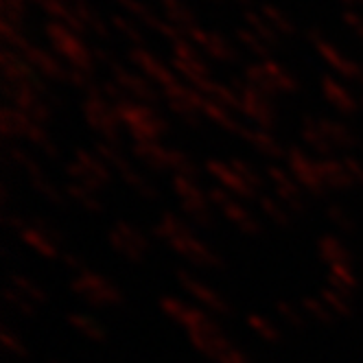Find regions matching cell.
Returning <instances> with one entry per match:
<instances>
[{
    "label": "cell",
    "mask_w": 363,
    "mask_h": 363,
    "mask_svg": "<svg viewBox=\"0 0 363 363\" xmlns=\"http://www.w3.org/2000/svg\"><path fill=\"white\" fill-rule=\"evenodd\" d=\"M155 235H160L164 241H169L177 254L189 258V261L195 263L197 267H219L221 265L219 258L193 235V230L182 219H177L169 213L160 219L158 225H155Z\"/></svg>",
    "instance_id": "obj_1"
},
{
    "label": "cell",
    "mask_w": 363,
    "mask_h": 363,
    "mask_svg": "<svg viewBox=\"0 0 363 363\" xmlns=\"http://www.w3.org/2000/svg\"><path fill=\"white\" fill-rule=\"evenodd\" d=\"M118 121L129 129L136 143H155L160 134L167 132V121L149 106H140L134 101H125L114 106Z\"/></svg>",
    "instance_id": "obj_2"
},
{
    "label": "cell",
    "mask_w": 363,
    "mask_h": 363,
    "mask_svg": "<svg viewBox=\"0 0 363 363\" xmlns=\"http://www.w3.org/2000/svg\"><path fill=\"white\" fill-rule=\"evenodd\" d=\"M46 35L53 44L55 53L66 60L70 66L92 72L94 68V57H92V50L84 44V40L77 35L74 31H70L66 24L62 22H48L46 24Z\"/></svg>",
    "instance_id": "obj_3"
},
{
    "label": "cell",
    "mask_w": 363,
    "mask_h": 363,
    "mask_svg": "<svg viewBox=\"0 0 363 363\" xmlns=\"http://www.w3.org/2000/svg\"><path fill=\"white\" fill-rule=\"evenodd\" d=\"M72 291L94 306H114V304H121L123 300V294L110 280H106L90 269H84L72 278Z\"/></svg>",
    "instance_id": "obj_4"
},
{
    "label": "cell",
    "mask_w": 363,
    "mask_h": 363,
    "mask_svg": "<svg viewBox=\"0 0 363 363\" xmlns=\"http://www.w3.org/2000/svg\"><path fill=\"white\" fill-rule=\"evenodd\" d=\"M68 175L74 179V184H82L90 191L106 186L110 182V169L106 160L96 153H88L84 149L74 151V160L68 164Z\"/></svg>",
    "instance_id": "obj_5"
},
{
    "label": "cell",
    "mask_w": 363,
    "mask_h": 363,
    "mask_svg": "<svg viewBox=\"0 0 363 363\" xmlns=\"http://www.w3.org/2000/svg\"><path fill=\"white\" fill-rule=\"evenodd\" d=\"M173 191L182 199V208H184L195 221L203 225L211 223V197L197 186L195 177L173 175Z\"/></svg>",
    "instance_id": "obj_6"
},
{
    "label": "cell",
    "mask_w": 363,
    "mask_h": 363,
    "mask_svg": "<svg viewBox=\"0 0 363 363\" xmlns=\"http://www.w3.org/2000/svg\"><path fill=\"white\" fill-rule=\"evenodd\" d=\"M84 116L94 132H99L106 140H118L121 121L112 103H108L103 96H88V101L84 103Z\"/></svg>",
    "instance_id": "obj_7"
},
{
    "label": "cell",
    "mask_w": 363,
    "mask_h": 363,
    "mask_svg": "<svg viewBox=\"0 0 363 363\" xmlns=\"http://www.w3.org/2000/svg\"><path fill=\"white\" fill-rule=\"evenodd\" d=\"M287 162H289V171H291L294 179L298 182L302 191H308V193H313L318 197L324 195L326 186H324L318 160H311L302 149L291 147L287 151Z\"/></svg>",
    "instance_id": "obj_8"
},
{
    "label": "cell",
    "mask_w": 363,
    "mask_h": 363,
    "mask_svg": "<svg viewBox=\"0 0 363 363\" xmlns=\"http://www.w3.org/2000/svg\"><path fill=\"white\" fill-rule=\"evenodd\" d=\"M241 96V112L247 114L252 121H256L261 125V129H269L274 127L276 123V114H274V108L269 106V96H265L263 92H258L256 88H252L247 82H241V79H235L232 82Z\"/></svg>",
    "instance_id": "obj_9"
},
{
    "label": "cell",
    "mask_w": 363,
    "mask_h": 363,
    "mask_svg": "<svg viewBox=\"0 0 363 363\" xmlns=\"http://www.w3.org/2000/svg\"><path fill=\"white\" fill-rule=\"evenodd\" d=\"M208 197H211V203H215L217 208L235 223L241 232H247V235H256L258 230H261V223H258L243 206L237 201V197L235 195H230L228 191H223L221 186H217V189H213L211 193H208Z\"/></svg>",
    "instance_id": "obj_10"
},
{
    "label": "cell",
    "mask_w": 363,
    "mask_h": 363,
    "mask_svg": "<svg viewBox=\"0 0 363 363\" xmlns=\"http://www.w3.org/2000/svg\"><path fill=\"white\" fill-rule=\"evenodd\" d=\"M3 74L7 84H18V86H29L38 90L40 94H46V86L42 84L38 70L18 53L11 50H3Z\"/></svg>",
    "instance_id": "obj_11"
},
{
    "label": "cell",
    "mask_w": 363,
    "mask_h": 363,
    "mask_svg": "<svg viewBox=\"0 0 363 363\" xmlns=\"http://www.w3.org/2000/svg\"><path fill=\"white\" fill-rule=\"evenodd\" d=\"M96 153L101 155L103 160H106V164H112L121 175H123V179L127 182L129 186L132 189H136L138 193H143L145 197H153L155 195V191H153V186L151 184H147L145 182V177L129 164L123 155H121V151L118 149H114L112 145H108V143H99L96 145Z\"/></svg>",
    "instance_id": "obj_12"
},
{
    "label": "cell",
    "mask_w": 363,
    "mask_h": 363,
    "mask_svg": "<svg viewBox=\"0 0 363 363\" xmlns=\"http://www.w3.org/2000/svg\"><path fill=\"white\" fill-rule=\"evenodd\" d=\"M110 243L118 254L129 258V261H140L149 247L143 232H138L129 223H116L110 230Z\"/></svg>",
    "instance_id": "obj_13"
},
{
    "label": "cell",
    "mask_w": 363,
    "mask_h": 363,
    "mask_svg": "<svg viewBox=\"0 0 363 363\" xmlns=\"http://www.w3.org/2000/svg\"><path fill=\"white\" fill-rule=\"evenodd\" d=\"M308 40L315 44V48H318V53L337 70L340 74H344L346 79H354V82H361V74H363V68L359 66V64H354L350 57H344L340 50H337L326 38H322V33L320 31H315V29H308Z\"/></svg>",
    "instance_id": "obj_14"
},
{
    "label": "cell",
    "mask_w": 363,
    "mask_h": 363,
    "mask_svg": "<svg viewBox=\"0 0 363 363\" xmlns=\"http://www.w3.org/2000/svg\"><path fill=\"white\" fill-rule=\"evenodd\" d=\"M189 340L201 354L213 357L217 361L232 348L230 342L225 340V335L221 333V328L215 322L206 324L201 328H195V330H189Z\"/></svg>",
    "instance_id": "obj_15"
},
{
    "label": "cell",
    "mask_w": 363,
    "mask_h": 363,
    "mask_svg": "<svg viewBox=\"0 0 363 363\" xmlns=\"http://www.w3.org/2000/svg\"><path fill=\"white\" fill-rule=\"evenodd\" d=\"M206 169H208V173L219 182V186L223 191H228L230 195H235V197H256L258 195V191L250 184V182H245L241 177V173L232 164H225L219 160H208Z\"/></svg>",
    "instance_id": "obj_16"
},
{
    "label": "cell",
    "mask_w": 363,
    "mask_h": 363,
    "mask_svg": "<svg viewBox=\"0 0 363 363\" xmlns=\"http://www.w3.org/2000/svg\"><path fill=\"white\" fill-rule=\"evenodd\" d=\"M110 70H112V74H114V82H116L127 94H132V96L140 99L143 103H149V106H155V103L160 101V94L155 92V90L149 86V82L143 79L140 74H136V72H132L129 68L121 66L118 62H114V64L110 66Z\"/></svg>",
    "instance_id": "obj_17"
},
{
    "label": "cell",
    "mask_w": 363,
    "mask_h": 363,
    "mask_svg": "<svg viewBox=\"0 0 363 363\" xmlns=\"http://www.w3.org/2000/svg\"><path fill=\"white\" fill-rule=\"evenodd\" d=\"M177 278H179V282H182V287H184L201 306H206V308H211L215 315H228L230 313V306H228V302L215 291V289H211L208 284H203V282H199L197 278H193V276H189L186 272H179L177 274Z\"/></svg>",
    "instance_id": "obj_18"
},
{
    "label": "cell",
    "mask_w": 363,
    "mask_h": 363,
    "mask_svg": "<svg viewBox=\"0 0 363 363\" xmlns=\"http://www.w3.org/2000/svg\"><path fill=\"white\" fill-rule=\"evenodd\" d=\"M129 60H132L147 77H151L153 82H158V84L162 86V90L173 88V86L179 84V82H177V77H175L158 57H153V55L149 53V50H145V48L134 46L132 50H129Z\"/></svg>",
    "instance_id": "obj_19"
},
{
    "label": "cell",
    "mask_w": 363,
    "mask_h": 363,
    "mask_svg": "<svg viewBox=\"0 0 363 363\" xmlns=\"http://www.w3.org/2000/svg\"><path fill=\"white\" fill-rule=\"evenodd\" d=\"M186 35L195 44H199L211 57H215L219 62H237L239 60L237 48L232 46L223 35H219V33H208V31H203L199 27H193V29L186 31Z\"/></svg>",
    "instance_id": "obj_20"
},
{
    "label": "cell",
    "mask_w": 363,
    "mask_h": 363,
    "mask_svg": "<svg viewBox=\"0 0 363 363\" xmlns=\"http://www.w3.org/2000/svg\"><path fill=\"white\" fill-rule=\"evenodd\" d=\"M160 306H162V311L169 318H173L177 324H182L186 330H195V328H201V326L213 322L201 308H195L191 304H184V302L173 300V298H162Z\"/></svg>",
    "instance_id": "obj_21"
},
{
    "label": "cell",
    "mask_w": 363,
    "mask_h": 363,
    "mask_svg": "<svg viewBox=\"0 0 363 363\" xmlns=\"http://www.w3.org/2000/svg\"><path fill=\"white\" fill-rule=\"evenodd\" d=\"M269 177L276 186V193H278V199L289 206V208L302 213L304 211V199H302V189L300 184L294 179V175L280 171L278 167H269Z\"/></svg>",
    "instance_id": "obj_22"
},
{
    "label": "cell",
    "mask_w": 363,
    "mask_h": 363,
    "mask_svg": "<svg viewBox=\"0 0 363 363\" xmlns=\"http://www.w3.org/2000/svg\"><path fill=\"white\" fill-rule=\"evenodd\" d=\"M24 60H27L40 74H44V77H48V79H62V82H66V77H68V68H64L62 64H60V60L57 57H53V55H48L46 50H42L40 46H31L27 53L22 55Z\"/></svg>",
    "instance_id": "obj_23"
},
{
    "label": "cell",
    "mask_w": 363,
    "mask_h": 363,
    "mask_svg": "<svg viewBox=\"0 0 363 363\" xmlns=\"http://www.w3.org/2000/svg\"><path fill=\"white\" fill-rule=\"evenodd\" d=\"M322 92H324V96H326L340 112L352 114V112L357 110V101H354V96H352L342 84H337L330 74L322 77Z\"/></svg>",
    "instance_id": "obj_24"
},
{
    "label": "cell",
    "mask_w": 363,
    "mask_h": 363,
    "mask_svg": "<svg viewBox=\"0 0 363 363\" xmlns=\"http://www.w3.org/2000/svg\"><path fill=\"white\" fill-rule=\"evenodd\" d=\"M239 136H243L256 151L265 153L267 158H282L284 149L278 145V140L274 136H269L265 129H250V127H241Z\"/></svg>",
    "instance_id": "obj_25"
},
{
    "label": "cell",
    "mask_w": 363,
    "mask_h": 363,
    "mask_svg": "<svg viewBox=\"0 0 363 363\" xmlns=\"http://www.w3.org/2000/svg\"><path fill=\"white\" fill-rule=\"evenodd\" d=\"M322 179H324V186L326 189H348L352 184V177L346 169L344 162H337V160H318Z\"/></svg>",
    "instance_id": "obj_26"
},
{
    "label": "cell",
    "mask_w": 363,
    "mask_h": 363,
    "mask_svg": "<svg viewBox=\"0 0 363 363\" xmlns=\"http://www.w3.org/2000/svg\"><path fill=\"white\" fill-rule=\"evenodd\" d=\"M318 252L322 256V261L333 267V265H350V254L348 250L337 241L335 237L326 235L318 241Z\"/></svg>",
    "instance_id": "obj_27"
},
{
    "label": "cell",
    "mask_w": 363,
    "mask_h": 363,
    "mask_svg": "<svg viewBox=\"0 0 363 363\" xmlns=\"http://www.w3.org/2000/svg\"><path fill=\"white\" fill-rule=\"evenodd\" d=\"M158 3L162 5L164 13L169 16V22H173L175 27H179L184 33H186L189 29L197 27L193 11H191L184 3H182V0H158Z\"/></svg>",
    "instance_id": "obj_28"
},
{
    "label": "cell",
    "mask_w": 363,
    "mask_h": 363,
    "mask_svg": "<svg viewBox=\"0 0 363 363\" xmlns=\"http://www.w3.org/2000/svg\"><path fill=\"white\" fill-rule=\"evenodd\" d=\"M20 228V237L24 239V243H29L31 247H35L40 254L44 256H57V245L50 239L44 230L40 228H31V225H18Z\"/></svg>",
    "instance_id": "obj_29"
},
{
    "label": "cell",
    "mask_w": 363,
    "mask_h": 363,
    "mask_svg": "<svg viewBox=\"0 0 363 363\" xmlns=\"http://www.w3.org/2000/svg\"><path fill=\"white\" fill-rule=\"evenodd\" d=\"M72 9L79 13V18L84 20V24L88 27V31L96 33L99 38L103 40H108L110 38V29H108V24L101 20V16L86 3V0H74L72 3Z\"/></svg>",
    "instance_id": "obj_30"
},
{
    "label": "cell",
    "mask_w": 363,
    "mask_h": 363,
    "mask_svg": "<svg viewBox=\"0 0 363 363\" xmlns=\"http://www.w3.org/2000/svg\"><path fill=\"white\" fill-rule=\"evenodd\" d=\"M318 125L324 132V136L330 140L333 147H352L354 145V134L346 125L328 121V118H318Z\"/></svg>",
    "instance_id": "obj_31"
},
{
    "label": "cell",
    "mask_w": 363,
    "mask_h": 363,
    "mask_svg": "<svg viewBox=\"0 0 363 363\" xmlns=\"http://www.w3.org/2000/svg\"><path fill=\"white\" fill-rule=\"evenodd\" d=\"M68 324L77 330L82 333L84 337H88V340L92 342H106V328H103L96 320L88 318V315H82V313H72L68 315Z\"/></svg>",
    "instance_id": "obj_32"
},
{
    "label": "cell",
    "mask_w": 363,
    "mask_h": 363,
    "mask_svg": "<svg viewBox=\"0 0 363 363\" xmlns=\"http://www.w3.org/2000/svg\"><path fill=\"white\" fill-rule=\"evenodd\" d=\"M302 138L304 143L311 147V149H315L318 153H330L333 151V145L330 140L324 136V132L320 129L318 121H311V118H304V127H302Z\"/></svg>",
    "instance_id": "obj_33"
},
{
    "label": "cell",
    "mask_w": 363,
    "mask_h": 363,
    "mask_svg": "<svg viewBox=\"0 0 363 363\" xmlns=\"http://www.w3.org/2000/svg\"><path fill=\"white\" fill-rule=\"evenodd\" d=\"M263 68L267 70L269 79L278 92H296L298 90V82L282 66H278L274 60H263Z\"/></svg>",
    "instance_id": "obj_34"
},
{
    "label": "cell",
    "mask_w": 363,
    "mask_h": 363,
    "mask_svg": "<svg viewBox=\"0 0 363 363\" xmlns=\"http://www.w3.org/2000/svg\"><path fill=\"white\" fill-rule=\"evenodd\" d=\"M243 18H245V22L250 24V29L261 38V40H265L267 44H272V46H278L280 42H278V33H276V29L272 27V24L263 18V16H258L256 11H252V9H245L243 11Z\"/></svg>",
    "instance_id": "obj_35"
},
{
    "label": "cell",
    "mask_w": 363,
    "mask_h": 363,
    "mask_svg": "<svg viewBox=\"0 0 363 363\" xmlns=\"http://www.w3.org/2000/svg\"><path fill=\"white\" fill-rule=\"evenodd\" d=\"M320 298H322V302L328 306V311L335 318H348L352 313V306L348 302V296L342 294V291H337L333 287H326V289H322Z\"/></svg>",
    "instance_id": "obj_36"
},
{
    "label": "cell",
    "mask_w": 363,
    "mask_h": 363,
    "mask_svg": "<svg viewBox=\"0 0 363 363\" xmlns=\"http://www.w3.org/2000/svg\"><path fill=\"white\" fill-rule=\"evenodd\" d=\"M245 82H247L252 88H256L258 92H263L265 96H272V94L278 92V90L274 88L272 79H269L267 70L263 68V64H250V66H245Z\"/></svg>",
    "instance_id": "obj_37"
},
{
    "label": "cell",
    "mask_w": 363,
    "mask_h": 363,
    "mask_svg": "<svg viewBox=\"0 0 363 363\" xmlns=\"http://www.w3.org/2000/svg\"><path fill=\"white\" fill-rule=\"evenodd\" d=\"M201 114H206L211 121H215L217 125H221V127L230 129V132H237V134L241 132V125H239L235 118H232L230 110H228V108H223V106H219V103H215V101H211V99H206Z\"/></svg>",
    "instance_id": "obj_38"
},
{
    "label": "cell",
    "mask_w": 363,
    "mask_h": 363,
    "mask_svg": "<svg viewBox=\"0 0 363 363\" xmlns=\"http://www.w3.org/2000/svg\"><path fill=\"white\" fill-rule=\"evenodd\" d=\"M328 280H330L333 289L342 291L346 296L354 289V284H357L350 265H333V267H328Z\"/></svg>",
    "instance_id": "obj_39"
},
{
    "label": "cell",
    "mask_w": 363,
    "mask_h": 363,
    "mask_svg": "<svg viewBox=\"0 0 363 363\" xmlns=\"http://www.w3.org/2000/svg\"><path fill=\"white\" fill-rule=\"evenodd\" d=\"M261 16L272 24V27L276 29V31H280V33H284V35H294L296 33V24L284 16L280 9H276L274 5H269V3H263L261 5Z\"/></svg>",
    "instance_id": "obj_40"
},
{
    "label": "cell",
    "mask_w": 363,
    "mask_h": 363,
    "mask_svg": "<svg viewBox=\"0 0 363 363\" xmlns=\"http://www.w3.org/2000/svg\"><path fill=\"white\" fill-rule=\"evenodd\" d=\"M11 287L20 294V296H24L29 302H38V304H42V302H46V294L38 287V284H33L29 278H24V276H13L11 278Z\"/></svg>",
    "instance_id": "obj_41"
},
{
    "label": "cell",
    "mask_w": 363,
    "mask_h": 363,
    "mask_svg": "<svg viewBox=\"0 0 363 363\" xmlns=\"http://www.w3.org/2000/svg\"><path fill=\"white\" fill-rule=\"evenodd\" d=\"M247 324H250V328H252L258 337H263L265 342L276 344V342L280 340V330L276 328V324L269 322V320H265V318L250 315V318H247Z\"/></svg>",
    "instance_id": "obj_42"
},
{
    "label": "cell",
    "mask_w": 363,
    "mask_h": 363,
    "mask_svg": "<svg viewBox=\"0 0 363 363\" xmlns=\"http://www.w3.org/2000/svg\"><path fill=\"white\" fill-rule=\"evenodd\" d=\"M237 38L241 40V44H245L252 53H256V55H261L263 60H272L269 55V44L265 42V40H261L258 38L254 31H250V29H237Z\"/></svg>",
    "instance_id": "obj_43"
},
{
    "label": "cell",
    "mask_w": 363,
    "mask_h": 363,
    "mask_svg": "<svg viewBox=\"0 0 363 363\" xmlns=\"http://www.w3.org/2000/svg\"><path fill=\"white\" fill-rule=\"evenodd\" d=\"M261 208H263V213H265L272 221H276V223H280V225H289L291 217H289L287 208H284V206L280 203V199L261 197Z\"/></svg>",
    "instance_id": "obj_44"
},
{
    "label": "cell",
    "mask_w": 363,
    "mask_h": 363,
    "mask_svg": "<svg viewBox=\"0 0 363 363\" xmlns=\"http://www.w3.org/2000/svg\"><path fill=\"white\" fill-rule=\"evenodd\" d=\"M302 311L306 315H313L318 322H322V324H330L333 320H335V315L328 311V306L322 302V298L320 300H315V298H304V302H302Z\"/></svg>",
    "instance_id": "obj_45"
},
{
    "label": "cell",
    "mask_w": 363,
    "mask_h": 363,
    "mask_svg": "<svg viewBox=\"0 0 363 363\" xmlns=\"http://www.w3.org/2000/svg\"><path fill=\"white\" fill-rule=\"evenodd\" d=\"M173 57L179 60V62H186V64H195V66H206V62L201 60V55L193 48L191 42L186 40H179V42H173Z\"/></svg>",
    "instance_id": "obj_46"
},
{
    "label": "cell",
    "mask_w": 363,
    "mask_h": 363,
    "mask_svg": "<svg viewBox=\"0 0 363 363\" xmlns=\"http://www.w3.org/2000/svg\"><path fill=\"white\" fill-rule=\"evenodd\" d=\"M112 24H114V27H116L129 42H134L138 48H145V38H143V33H140V29L136 27V24L127 22V20L121 18V16H112Z\"/></svg>",
    "instance_id": "obj_47"
},
{
    "label": "cell",
    "mask_w": 363,
    "mask_h": 363,
    "mask_svg": "<svg viewBox=\"0 0 363 363\" xmlns=\"http://www.w3.org/2000/svg\"><path fill=\"white\" fill-rule=\"evenodd\" d=\"M68 193H70V197L74 199V201H79L84 208H88V211H101V203H99V199L92 195V191L90 189H86V186H82V184H70L68 186Z\"/></svg>",
    "instance_id": "obj_48"
},
{
    "label": "cell",
    "mask_w": 363,
    "mask_h": 363,
    "mask_svg": "<svg viewBox=\"0 0 363 363\" xmlns=\"http://www.w3.org/2000/svg\"><path fill=\"white\" fill-rule=\"evenodd\" d=\"M278 313H280V318L287 322V324H291V326H304V311H300L296 304H291V302H278Z\"/></svg>",
    "instance_id": "obj_49"
},
{
    "label": "cell",
    "mask_w": 363,
    "mask_h": 363,
    "mask_svg": "<svg viewBox=\"0 0 363 363\" xmlns=\"http://www.w3.org/2000/svg\"><path fill=\"white\" fill-rule=\"evenodd\" d=\"M328 219L340 230H346V232L354 230V223H352L350 215L342 208V206H330V208H328Z\"/></svg>",
    "instance_id": "obj_50"
},
{
    "label": "cell",
    "mask_w": 363,
    "mask_h": 363,
    "mask_svg": "<svg viewBox=\"0 0 363 363\" xmlns=\"http://www.w3.org/2000/svg\"><path fill=\"white\" fill-rule=\"evenodd\" d=\"M3 346H5L9 352L18 354V357H24V354H27V348H24L22 342L18 340V337H13L11 333H3Z\"/></svg>",
    "instance_id": "obj_51"
},
{
    "label": "cell",
    "mask_w": 363,
    "mask_h": 363,
    "mask_svg": "<svg viewBox=\"0 0 363 363\" xmlns=\"http://www.w3.org/2000/svg\"><path fill=\"white\" fill-rule=\"evenodd\" d=\"M344 22L359 38H363V18L361 16H357L354 11H344Z\"/></svg>",
    "instance_id": "obj_52"
},
{
    "label": "cell",
    "mask_w": 363,
    "mask_h": 363,
    "mask_svg": "<svg viewBox=\"0 0 363 363\" xmlns=\"http://www.w3.org/2000/svg\"><path fill=\"white\" fill-rule=\"evenodd\" d=\"M344 164H346V169H348L352 182H361V184H363V164H361L359 160H354V158H346Z\"/></svg>",
    "instance_id": "obj_53"
},
{
    "label": "cell",
    "mask_w": 363,
    "mask_h": 363,
    "mask_svg": "<svg viewBox=\"0 0 363 363\" xmlns=\"http://www.w3.org/2000/svg\"><path fill=\"white\" fill-rule=\"evenodd\" d=\"M219 363H252L243 352H239L237 348H230L221 359H219Z\"/></svg>",
    "instance_id": "obj_54"
},
{
    "label": "cell",
    "mask_w": 363,
    "mask_h": 363,
    "mask_svg": "<svg viewBox=\"0 0 363 363\" xmlns=\"http://www.w3.org/2000/svg\"><path fill=\"white\" fill-rule=\"evenodd\" d=\"M344 3H346V5H357L359 0H344Z\"/></svg>",
    "instance_id": "obj_55"
},
{
    "label": "cell",
    "mask_w": 363,
    "mask_h": 363,
    "mask_svg": "<svg viewBox=\"0 0 363 363\" xmlns=\"http://www.w3.org/2000/svg\"><path fill=\"white\" fill-rule=\"evenodd\" d=\"M116 3H121V5H125V3H127V0H116Z\"/></svg>",
    "instance_id": "obj_56"
},
{
    "label": "cell",
    "mask_w": 363,
    "mask_h": 363,
    "mask_svg": "<svg viewBox=\"0 0 363 363\" xmlns=\"http://www.w3.org/2000/svg\"><path fill=\"white\" fill-rule=\"evenodd\" d=\"M239 3H243V5H247V3H250V0H239Z\"/></svg>",
    "instance_id": "obj_57"
},
{
    "label": "cell",
    "mask_w": 363,
    "mask_h": 363,
    "mask_svg": "<svg viewBox=\"0 0 363 363\" xmlns=\"http://www.w3.org/2000/svg\"><path fill=\"white\" fill-rule=\"evenodd\" d=\"M361 68H363V66H361ZM359 84H361V86H363V74H361V82H359Z\"/></svg>",
    "instance_id": "obj_58"
},
{
    "label": "cell",
    "mask_w": 363,
    "mask_h": 363,
    "mask_svg": "<svg viewBox=\"0 0 363 363\" xmlns=\"http://www.w3.org/2000/svg\"><path fill=\"white\" fill-rule=\"evenodd\" d=\"M66 3H74V0H66Z\"/></svg>",
    "instance_id": "obj_59"
},
{
    "label": "cell",
    "mask_w": 363,
    "mask_h": 363,
    "mask_svg": "<svg viewBox=\"0 0 363 363\" xmlns=\"http://www.w3.org/2000/svg\"><path fill=\"white\" fill-rule=\"evenodd\" d=\"M361 106H363V99H361Z\"/></svg>",
    "instance_id": "obj_60"
}]
</instances>
